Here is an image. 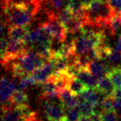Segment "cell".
<instances>
[{
    "mask_svg": "<svg viewBox=\"0 0 121 121\" xmlns=\"http://www.w3.org/2000/svg\"><path fill=\"white\" fill-rule=\"evenodd\" d=\"M41 5L35 0L13 2L3 12L5 15V21L2 22L8 28L28 27L40 10Z\"/></svg>",
    "mask_w": 121,
    "mask_h": 121,
    "instance_id": "obj_1",
    "label": "cell"
},
{
    "mask_svg": "<svg viewBox=\"0 0 121 121\" xmlns=\"http://www.w3.org/2000/svg\"><path fill=\"white\" fill-rule=\"evenodd\" d=\"M40 25L50 35L52 39L59 42H64L66 40L68 31L59 21L58 13L54 11L47 12V20L41 23Z\"/></svg>",
    "mask_w": 121,
    "mask_h": 121,
    "instance_id": "obj_2",
    "label": "cell"
},
{
    "mask_svg": "<svg viewBox=\"0 0 121 121\" xmlns=\"http://www.w3.org/2000/svg\"><path fill=\"white\" fill-rule=\"evenodd\" d=\"M44 111L49 121H61L66 118L65 110L62 104L46 101L44 105Z\"/></svg>",
    "mask_w": 121,
    "mask_h": 121,
    "instance_id": "obj_3",
    "label": "cell"
},
{
    "mask_svg": "<svg viewBox=\"0 0 121 121\" xmlns=\"http://www.w3.org/2000/svg\"><path fill=\"white\" fill-rule=\"evenodd\" d=\"M54 74V63L51 60L41 67V68L35 70L31 76L36 81L37 84H44L46 83L50 77Z\"/></svg>",
    "mask_w": 121,
    "mask_h": 121,
    "instance_id": "obj_4",
    "label": "cell"
},
{
    "mask_svg": "<svg viewBox=\"0 0 121 121\" xmlns=\"http://www.w3.org/2000/svg\"><path fill=\"white\" fill-rule=\"evenodd\" d=\"M110 69V68L108 67V65L100 60H91L87 67L89 72L97 81L105 76H107Z\"/></svg>",
    "mask_w": 121,
    "mask_h": 121,
    "instance_id": "obj_5",
    "label": "cell"
},
{
    "mask_svg": "<svg viewBox=\"0 0 121 121\" xmlns=\"http://www.w3.org/2000/svg\"><path fill=\"white\" fill-rule=\"evenodd\" d=\"M17 91L16 84L7 77L2 76L1 79V101L2 104L10 100L13 93Z\"/></svg>",
    "mask_w": 121,
    "mask_h": 121,
    "instance_id": "obj_6",
    "label": "cell"
},
{
    "mask_svg": "<svg viewBox=\"0 0 121 121\" xmlns=\"http://www.w3.org/2000/svg\"><path fill=\"white\" fill-rule=\"evenodd\" d=\"M96 89L104 97H112L114 91H116L113 82L107 76H105L97 81Z\"/></svg>",
    "mask_w": 121,
    "mask_h": 121,
    "instance_id": "obj_7",
    "label": "cell"
},
{
    "mask_svg": "<svg viewBox=\"0 0 121 121\" xmlns=\"http://www.w3.org/2000/svg\"><path fill=\"white\" fill-rule=\"evenodd\" d=\"M99 94L100 92L97 89H87L78 97L80 101H87L93 106H95L101 102Z\"/></svg>",
    "mask_w": 121,
    "mask_h": 121,
    "instance_id": "obj_8",
    "label": "cell"
},
{
    "mask_svg": "<svg viewBox=\"0 0 121 121\" xmlns=\"http://www.w3.org/2000/svg\"><path fill=\"white\" fill-rule=\"evenodd\" d=\"M55 58H63L69 59L72 57L75 56V50H74V41H71L70 42L63 44L60 45L59 48L55 51Z\"/></svg>",
    "mask_w": 121,
    "mask_h": 121,
    "instance_id": "obj_9",
    "label": "cell"
},
{
    "mask_svg": "<svg viewBox=\"0 0 121 121\" xmlns=\"http://www.w3.org/2000/svg\"><path fill=\"white\" fill-rule=\"evenodd\" d=\"M76 78L84 83L88 89L97 88V81L92 76L87 69H81L78 73Z\"/></svg>",
    "mask_w": 121,
    "mask_h": 121,
    "instance_id": "obj_10",
    "label": "cell"
},
{
    "mask_svg": "<svg viewBox=\"0 0 121 121\" xmlns=\"http://www.w3.org/2000/svg\"><path fill=\"white\" fill-rule=\"evenodd\" d=\"M28 27H14L8 28L9 39L16 41H24L28 33Z\"/></svg>",
    "mask_w": 121,
    "mask_h": 121,
    "instance_id": "obj_11",
    "label": "cell"
},
{
    "mask_svg": "<svg viewBox=\"0 0 121 121\" xmlns=\"http://www.w3.org/2000/svg\"><path fill=\"white\" fill-rule=\"evenodd\" d=\"M68 89L74 96H79L87 90V87L76 77H73L70 81Z\"/></svg>",
    "mask_w": 121,
    "mask_h": 121,
    "instance_id": "obj_12",
    "label": "cell"
},
{
    "mask_svg": "<svg viewBox=\"0 0 121 121\" xmlns=\"http://www.w3.org/2000/svg\"><path fill=\"white\" fill-rule=\"evenodd\" d=\"M10 100L12 102V104L16 107H22L27 106L28 102V94L25 93L24 91L17 90L15 91L11 97Z\"/></svg>",
    "mask_w": 121,
    "mask_h": 121,
    "instance_id": "obj_13",
    "label": "cell"
},
{
    "mask_svg": "<svg viewBox=\"0 0 121 121\" xmlns=\"http://www.w3.org/2000/svg\"><path fill=\"white\" fill-rule=\"evenodd\" d=\"M65 27L68 32L74 34L84 27V22L81 18L74 15L71 19L65 25Z\"/></svg>",
    "mask_w": 121,
    "mask_h": 121,
    "instance_id": "obj_14",
    "label": "cell"
},
{
    "mask_svg": "<svg viewBox=\"0 0 121 121\" xmlns=\"http://www.w3.org/2000/svg\"><path fill=\"white\" fill-rule=\"evenodd\" d=\"M52 60L54 63V74H61L68 71L70 65L68 59L56 57Z\"/></svg>",
    "mask_w": 121,
    "mask_h": 121,
    "instance_id": "obj_15",
    "label": "cell"
},
{
    "mask_svg": "<svg viewBox=\"0 0 121 121\" xmlns=\"http://www.w3.org/2000/svg\"><path fill=\"white\" fill-rule=\"evenodd\" d=\"M107 76L113 82L116 89L121 88V68L120 67L111 68Z\"/></svg>",
    "mask_w": 121,
    "mask_h": 121,
    "instance_id": "obj_16",
    "label": "cell"
},
{
    "mask_svg": "<svg viewBox=\"0 0 121 121\" xmlns=\"http://www.w3.org/2000/svg\"><path fill=\"white\" fill-rule=\"evenodd\" d=\"M22 118V113L19 108L14 107L11 110L2 113V121H19Z\"/></svg>",
    "mask_w": 121,
    "mask_h": 121,
    "instance_id": "obj_17",
    "label": "cell"
},
{
    "mask_svg": "<svg viewBox=\"0 0 121 121\" xmlns=\"http://www.w3.org/2000/svg\"><path fill=\"white\" fill-rule=\"evenodd\" d=\"M77 108L81 117H90L94 113V106L87 101H80Z\"/></svg>",
    "mask_w": 121,
    "mask_h": 121,
    "instance_id": "obj_18",
    "label": "cell"
},
{
    "mask_svg": "<svg viewBox=\"0 0 121 121\" xmlns=\"http://www.w3.org/2000/svg\"><path fill=\"white\" fill-rule=\"evenodd\" d=\"M121 29V15L115 14V15L111 19L108 31L112 36H114L119 30Z\"/></svg>",
    "mask_w": 121,
    "mask_h": 121,
    "instance_id": "obj_19",
    "label": "cell"
},
{
    "mask_svg": "<svg viewBox=\"0 0 121 121\" xmlns=\"http://www.w3.org/2000/svg\"><path fill=\"white\" fill-rule=\"evenodd\" d=\"M57 13H58V17L59 21L63 24L64 26H65V25L71 19L72 17L74 16L72 12L66 7L65 9H62L61 10H60L59 12H57Z\"/></svg>",
    "mask_w": 121,
    "mask_h": 121,
    "instance_id": "obj_20",
    "label": "cell"
},
{
    "mask_svg": "<svg viewBox=\"0 0 121 121\" xmlns=\"http://www.w3.org/2000/svg\"><path fill=\"white\" fill-rule=\"evenodd\" d=\"M57 91H58V90H57L55 83L51 81H48L46 83L42 84V87H41V97H44L45 95L55 93V92Z\"/></svg>",
    "mask_w": 121,
    "mask_h": 121,
    "instance_id": "obj_21",
    "label": "cell"
},
{
    "mask_svg": "<svg viewBox=\"0 0 121 121\" xmlns=\"http://www.w3.org/2000/svg\"><path fill=\"white\" fill-rule=\"evenodd\" d=\"M100 106L103 113L110 112L113 110V97H105L100 102Z\"/></svg>",
    "mask_w": 121,
    "mask_h": 121,
    "instance_id": "obj_22",
    "label": "cell"
},
{
    "mask_svg": "<svg viewBox=\"0 0 121 121\" xmlns=\"http://www.w3.org/2000/svg\"><path fill=\"white\" fill-rule=\"evenodd\" d=\"M36 84H37L36 81H35L34 78L30 75V76H27V77H25L23 78L20 79L19 87L22 91H25V90H26V89L30 88Z\"/></svg>",
    "mask_w": 121,
    "mask_h": 121,
    "instance_id": "obj_23",
    "label": "cell"
},
{
    "mask_svg": "<svg viewBox=\"0 0 121 121\" xmlns=\"http://www.w3.org/2000/svg\"><path fill=\"white\" fill-rule=\"evenodd\" d=\"M83 7L84 6L82 5L80 0H69L68 5H66V8L68 9L74 15H77Z\"/></svg>",
    "mask_w": 121,
    "mask_h": 121,
    "instance_id": "obj_24",
    "label": "cell"
},
{
    "mask_svg": "<svg viewBox=\"0 0 121 121\" xmlns=\"http://www.w3.org/2000/svg\"><path fill=\"white\" fill-rule=\"evenodd\" d=\"M66 118L69 121H79L81 118V115L78 108H72V109L65 110Z\"/></svg>",
    "mask_w": 121,
    "mask_h": 121,
    "instance_id": "obj_25",
    "label": "cell"
},
{
    "mask_svg": "<svg viewBox=\"0 0 121 121\" xmlns=\"http://www.w3.org/2000/svg\"><path fill=\"white\" fill-rule=\"evenodd\" d=\"M102 121H118V114L114 110L102 113Z\"/></svg>",
    "mask_w": 121,
    "mask_h": 121,
    "instance_id": "obj_26",
    "label": "cell"
},
{
    "mask_svg": "<svg viewBox=\"0 0 121 121\" xmlns=\"http://www.w3.org/2000/svg\"><path fill=\"white\" fill-rule=\"evenodd\" d=\"M51 5L52 6L55 10L59 12L62 9L63 6V0H49Z\"/></svg>",
    "mask_w": 121,
    "mask_h": 121,
    "instance_id": "obj_27",
    "label": "cell"
},
{
    "mask_svg": "<svg viewBox=\"0 0 121 121\" xmlns=\"http://www.w3.org/2000/svg\"><path fill=\"white\" fill-rule=\"evenodd\" d=\"M9 44V39L6 38H2L1 41V57L5 55Z\"/></svg>",
    "mask_w": 121,
    "mask_h": 121,
    "instance_id": "obj_28",
    "label": "cell"
},
{
    "mask_svg": "<svg viewBox=\"0 0 121 121\" xmlns=\"http://www.w3.org/2000/svg\"><path fill=\"white\" fill-rule=\"evenodd\" d=\"M113 110L117 113L121 110V101L117 98H113Z\"/></svg>",
    "mask_w": 121,
    "mask_h": 121,
    "instance_id": "obj_29",
    "label": "cell"
},
{
    "mask_svg": "<svg viewBox=\"0 0 121 121\" xmlns=\"http://www.w3.org/2000/svg\"><path fill=\"white\" fill-rule=\"evenodd\" d=\"M89 118L91 121H102V114L93 113Z\"/></svg>",
    "mask_w": 121,
    "mask_h": 121,
    "instance_id": "obj_30",
    "label": "cell"
},
{
    "mask_svg": "<svg viewBox=\"0 0 121 121\" xmlns=\"http://www.w3.org/2000/svg\"><path fill=\"white\" fill-rule=\"evenodd\" d=\"M80 1H81V2L82 5L84 6V7L87 8V7H88V6L90 5L91 4H92V3L94 2L97 1V0H80Z\"/></svg>",
    "mask_w": 121,
    "mask_h": 121,
    "instance_id": "obj_31",
    "label": "cell"
},
{
    "mask_svg": "<svg viewBox=\"0 0 121 121\" xmlns=\"http://www.w3.org/2000/svg\"><path fill=\"white\" fill-rule=\"evenodd\" d=\"M113 98H117L121 101V88L120 89H116V91H114V93L112 96Z\"/></svg>",
    "mask_w": 121,
    "mask_h": 121,
    "instance_id": "obj_32",
    "label": "cell"
},
{
    "mask_svg": "<svg viewBox=\"0 0 121 121\" xmlns=\"http://www.w3.org/2000/svg\"><path fill=\"white\" fill-rule=\"evenodd\" d=\"M115 49L117 51H118V52H121V34H120V35L119 36L118 39H117V44H116Z\"/></svg>",
    "mask_w": 121,
    "mask_h": 121,
    "instance_id": "obj_33",
    "label": "cell"
},
{
    "mask_svg": "<svg viewBox=\"0 0 121 121\" xmlns=\"http://www.w3.org/2000/svg\"><path fill=\"white\" fill-rule=\"evenodd\" d=\"M79 121H91L89 117H81Z\"/></svg>",
    "mask_w": 121,
    "mask_h": 121,
    "instance_id": "obj_34",
    "label": "cell"
}]
</instances>
